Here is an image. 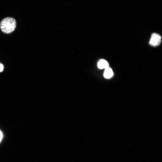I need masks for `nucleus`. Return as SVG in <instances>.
<instances>
[{
  "label": "nucleus",
  "instance_id": "nucleus-5",
  "mask_svg": "<svg viewBox=\"0 0 162 162\" xmlns=\"http://www.w3.org/2000/svg\"><path fill=\"white\" fill-rule=\"evenodd\" d=\"M4 69V66L2 63L0 62V72H2Z\"/></svg>",
  "mask_w": 162,
  "mask_h": 162
},
{
  "label": "nucleus",
  "instance_id": "nucleus-3",
  "mask_svg": "<svg viewBox=\"0 0 162 162\" xmlns=\"http://www.w3.org/2000/svg\"><path fill=\"white\" fill-rule=\"evenodd\" d=\"M98 67L100 69H106L109 67V64L105 60L101 59L98 62Z\"/></svg>",
  "mask_w": 162,
  "mask_h": 162
},
{
  "label": "nucleus",
  "instance_id": "nucleus-1",
  "mask_svg": "<svg viewBox=\"0 0 162 162\" xmlns=\"http://www.w3.org/2000/svg\"><path fill=\"white\" fill-rule=\"evenodd\" d=\"M16 26L15 20L12 17H7L3 19L0 24V28L4 33L9 34L13 32Z\"/></svg>",
  "mask_w": 162,
  "mask_h": 162
},
{
  "label": "nucleus",
  "instance_id": "nucleus-2",
  "mask_svg": "<svg viewBox=\"0 0 162 162\" xmlns=\"http://www.w3.org/2000/svg\"><path fill=\"white\" fill-rule=\"evenodd\" d=\"M161 41V37L159 34L153 33L151 36L149 43L151 46H157L160 45Z\"/></svg>",
  "mask_w": 162,
  "mask_h": 162
},
{
  "label": "nucleus",
  "instance_id": "nucleus-6",
  "mask_svg": "<svg viewBox=\"0 0 162 162\" xmlns=\"http://www.w3.org/2000/svg\"><path fill=\"white\" fill-rule=\"evenodd\" d=\"M3 138V134L2 132L0 130V143L1 142Z\"/></svg>",
  "mask_w": 162,
  "mask_h": 162
},
{
  "label": "nucleus",
  "instance_id": "nucleus-4",
  "mask_svg": "<svg viewBox=\"0 0 162 162\" xmlns=\"http://www.w3.org/2000/svg\"><path fill=\"white\" fill-rule=\"evenodd\" d=\"M113 74L112 69L108 67L105 69L104 74V77L106 79H110L111 78Z\"/></svg>",
  "mask_w": 162,
  "mask_h": 162
}]
</instances>
